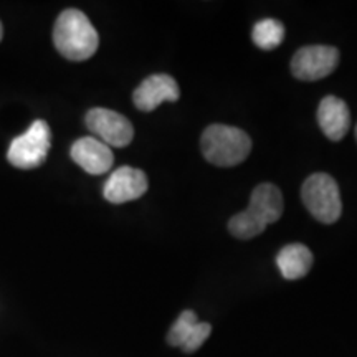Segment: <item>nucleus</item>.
<instances>
[{
    "instance_id": "obj_1",
    "label": "nucleus",
    "mask_w": 357,
    "mask_h": 357,
    "mask_svg": "<svg viewBox=\"0 0 357 357\" xmlns=\"http://www.w3.org/2000/svg\"><path fill=\"white\" fill-rule=\"evenodd\" d=\"M283 213V195L273 184H260L252 192L247 211L235 213L229 222L230 234L240 240H250L265 231V229Z\"/></svg>"
},
{
    "instance_id": "obj_2",
    "label": "nucleus",
    "mask_w": 357,
    "mask_h": 357,
    "mask_svg": "<svg viewBox=\"0 0 357 357\" xmlns=\"http://www.w3.org/2000/svg\"><path fill=\"white\" fill-rule=\"evenodd\" d=\"M53 43L66 60L84 61L96 53L100 37L82 10L68 8L56 19L53 29Z\"/></svg>"
},
{
    "instance_id": "obj_3",
    "label": "nucleus",
    "mask_w": 357,
    "mask_h": 357,
    "mask_svg": "<svg viewBox=\"0 0 357 357\" xmlns=\"http://www.w3.org/2000/svg\"><path fill=\"white\" fill-rule=\"evenodd\" d=\"M205 159L213 166L234 167L242 164L252 151V139L242 129L227 124H212L200 139Z\"/></svg>"
},
{
    "instance_id": "obj_4",
    "label": "nucleus",
    "mask_w": 357,
    "mask_h": 357,
    "mask_svg": "<svg viewBox=\"0 0 357 357\" xmlns=\"http://www.w3.org/2000/svg\"><path fill=\"white\" fill-rule=\"evenodd\" d=\"M301 199L316 220L334 223L341 217L342 202L337 182L328 174L318 172L307 177L303 184Z\"/></svg>"
},
{
    "instance_id": "obj_5",
    "label": "nucleus",
    "mask_w": 357,
    "mask_h": 357,
    "mask_svg": "<svg viewBox=\"0 0 357 357\" xmlns=\"http://www.w3.org/2000/svg\"><path fill=\"white\" fill-rule=\"evenodd\" d=\"M52 146V131L47 121L37 119L22 136H17L8 147L7 159L19 169L42 166Z\"/></svg>"
},
{
    "instance_id": "obj_6",
    "label": "nucleus",
    "mask_w": 357,
    "mask_h": 357,
    "mask_svg": "<svg viewBox=\"0 0 357 357\" xmlns=\"http://www.w3.org/2000/svg\"><path fill=\"white\" fill-rule=\"evenodd\" d=\"M339 52L328 45H311L294 53L291 71L303 82H316L326 78L337 68Z\"/></svg>"
},
{
    "instance_id": "obj_7",
    "label": "nucleus",
    "mask_w": 357,
    "mask_h": 357,
    "mask_svg": "<svg viewBox=\"0 0 357 357\" xmlns=\"http://www.w3.org/2000/svg\"><path fill=\"white\" fill-rule=\"evenodd\" d=\"M84 121H86L89 131L95 134L96 139L105 142L109 147H124L134 137V129L129 119L113 109H89Z\"/></svg>"
},
{
    "instance_id": "obj_8",
    "label": "nucleus",
    "mask_w": 357,
    "mask_h": 357,
    "mask_svg": "<svg viewBox=\"0 0 357 357\" xmlns=\"http://www.w3.org/2000/svg\"><path fill=\"white\" fill-rule=\"evenodd\" d=\"M147 187H149L147 176L141 169L123 166L116 169L106 181L102 195L111 204H126L142 197L147 192Z\"/></svg>"
},
{
    "instance_id": "obj_9",
    "label": "nucleus",
    "mask_w": 357,
    "mask_h": 357,
    "mask_svg": "<svg viewBox=\"0 0 357 357\" xmlns=\"http://www.w3.org/2000/svg\"><path fill=\"white\" fill-rule=\"evenodd\" d=\"M178 96H181V91H178V84L176 79L169 77V75L158 73L146 78L136 88L132 95V101L137 109L149 113V111L158 108L159 105H162L164 101L176 102Z\"/></svg>"
},
{
    "instance_id": "obj_10",
    "label": "nucleus",
    "mask_w": 357,
    "mask_h": 357,
    "mask_svg": "<svg viewBox=\"0 0 357 357\" xmlns=\"http://www.w3.org/2000/svg\"><path fill=\"white\" fill-rule=\"evenodd\" d=\"M71 159L78 164L83 171L93 176H101L106 174L113 166L114 155L109 146L105 142L96 139L95 136L82 137V139L75 141L71 146Z\"/></svg>"
},
{
    "instance_id": "obj_11",
    "label": "nucleus",
    "mask_w": 357,
    "mask_h": 357,
    "mask_svg": "<svg viewBox=\"0 0 357 357\" xmlns=\"http://www.w3.org/2000/svg\"><path fill=\"white\" fill-rule=\"evenodd\" d=\"M212 326L208 323H200L194 311L187 310L178 316L167 334V342L171 346L182 347L187 354H192L202 347V344L211 336Z\"/></svg>"
},
{
    "instance_id": "obj_12",
    "label": "nucleus",
    "mask_w": 357,
    "mask_h": 357,
    "mask_svg": "<svg viewBox=\"0 0 357 357\" xmlns=\"http://www.w3.org/2000/svg\"><path fill=\"white\" fill-rule=\"evenodd\" d=\"M318 123L328 139L341 141L351 126L349 108L341 98L326 96L319 102Z\"/></svg>"
},
{
    "instance_id": "obj_13",
    "label": "nucleus",
    "mask_w": 357,
    "mask_h": 357,
    "mask_svg": "<svg viewBox=\"0 0 357 357\" xmlns=\"http://www.w3.org/2000/svg\"><path fill=\"white\" fill-rule=\"evenodd\" d=\"M276 265L287 280H300L310 273L312 253L303 243L287 245L276 257Z\"/></svg>"
},
{
    "instance_id": "obj_14",
    "label": "nucleus",
    "mask_w": 357,
    "mask_h": 357,
    "mask_svg": "<svg viewBox=\"0 0 357 357\" xmlns=\"http://www.w3.org/2000/svg\"><path fill=\"white\" fill-rule=\"evenodd\" d=\"M253 42L261 50H273V48L280 47L284 40V26L275 19H265L260 20L253 26L252 33Z\"/></svg>"
},
{
    "instance_id": "obj_15",
    "label": "nucleus",
    "mask_w": 357,
    "mask_h": 357,
    "mask_svg": "<svg viewBox=\"0 0 357 357\" xmlns=\"http://www.w3.org/2000/svg\"><path fill=\"white\" fill-rule=\"evenodd\" d=\"M2 37H3V26L0 24V42H2Z\"/></svg>"
},
{
    "instance_id": "obj_16",
    "label": "nucleus",
    "mask_w": 357,
    "mask_h": 357,
    "mask_svg": "<svg viewBox=\"0 0 357 357\" xmlns=\"http://www.w3.org/2000/svg\"><path fill=\"white\" fill-rule=\"evenodd\" d=\"M356 139H357V126H356Z\"/></svg>"
}]
</instances>
